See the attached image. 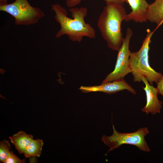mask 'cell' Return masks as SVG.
I'll return each mask as SVG.
<instances>
[{
	"instance_id": "6da1fadb",
	"label": "cell",
	"mask_w": 163,
	"mask_h": 163,
	"mask_svg": "<svg viewBox=\"0 0 163 163\" xmlns=\"http://www.w3.org/2000/svg\"><path fill=\"white\" fill-rule=\"evenodd\" d=\"M52 9L55 13L56 21L60 26V29L56 35L57 38L67 35L70 40L80 43L84 37L96 38L95 29L85 21L88 13L86 8H71L69 10L72 18L67 16L66 10L59 4L52 5Z\"/></svg>"
},
{
	"instance_id": "7a4b0ae2",
	"label": "cell",
	"mask_w": 163,
	"mask_h": 163,
	"mask_svg": "<svg viewBox=\"0 0 163 163\" xmlns=\"http://www.w3.org/2000/svg\"><path fill=\"white\" fill-rule=\"evenodd\" d=\"M124 2H107L99 16L97 26L108 47L118 51L124 38L121 31V24L127 14Z\"/></svg>"
},
{
	"instance_id": "3957f363",
	"label": "cell",
	"mask_w": 163,
	"mask_h": 163,
	"mask_svg": "<svg viewBox=\"0 0 163 163\" xmlns=\"http://www.w3.org/2000/svg\"><path fill=\"white\" fill-rule=\"evenodd\" d=\"M146 36L139 50L131 52L129 59L131 73L134 82H140L142 78L145 76L151 85L153 82L157 83L163 76L160 72L156 71L149 64V53L151 39L154 31L147 30Z\"/></svg>"
},
{
	"instance_id": "277c9868",
	"label": "cell",
	"mask_w": 163,
	"mask_h": 163,
	"mask_svg": "<svg viewBox=\"0 0 163 163\" xmlns=\"http://www.w3.org/2000/svg\"><path fill=\"white\" fill-rule=\"evenodd\" d=\"M0 11L12 16L17 25L35 24L45 16L41 9L32 6L27 0H15L11 3L0 5Z\"/></svg>"
},
{
	"instance_id": "5b68a950",
	"label": "cell",
	"mask_w": 163,
	"mask_h": 163,
	"mask_svg": "<svg viewBox=\"0 0 163 163\" xmlns=\"http://www.w3.org/2000/svg\"><path fill=\"white\" fill-rule=\"evenodd\" d=\"M112 126V135L109 136L104 135L102 139L104 144L110 147L107 152L124 144L135 145L144 152L150 151L145 139V137L149 133L147 127L141 128L132 133H120L115 129L113 125Z\"/></svg>"
},
{
	"instance_id": "8992f818",
	"label": "cell",
	"mask_w": 163,
	"mask_h": 163,
	"mask_svg": "<svg viewBox=\"0 0 163 163\" xmlns=\"http://www.w3.org/2000/svg\"><path fill=\"white\" fill-rule=\"evenodd\" d=\"M133 35L132 29L127 28L122 44L118 50L115 68L102 82L101 84L124 79L128 74L131 73L129 59L131 52L129 50L130 39Z\"/></svg>"
},
{
	"instance_id": "52a82bcc",
	"label": "cell",
	"mask_w": 163,
	"mask_h": 163,
	"mask_svg": "<svg viewBox=\"0 0 163 163\" xmlns=\"http://www.w3.org/2000/svg\"><path fill=\"white\" fill-rule=\"evenodd\" d=\"M79 89L84 93L92 92H101L108 94H112L126 90L134 94H136V90L124 79L101 84L99 85L81 86Z\"/></svg>"
},
{
	"instance_id": "ba28073f",
	"label": "cell",
	"mask_w": 163,
	"mask_h": 163,
	"mask_svg": "<svg viewBox=\"0 0 163 163\" xmlns=\"http://www.w3.org/2000/svg\"><path fill=\"white\" fill-rule=\"evenodd\" d=\"M142 81L145 85V87L143 88L145 92L146 102L141 110L145 112L146 114L150 113L154 115L160 113L162 102L158 99V96L159 94L158 88L149 83L144 76L142 78Z\"/></svg>"
},
{
	"instance_id": "9c48e42d",
	"label": "cell",
	"mask_w": 163,
	"mask_h": 163,
	"mask_svg": "<svg viewBox=\"0 0 163 163\" xmlns=\"http://www.w3.org/2000/svg\"><path fill=\"white\" fill-rule=\"evenodd\" d=\"M129 5L131 12L126 16L124 21L133 20L136 23H142L146 21L149 4L146 0H126Z\"/></svg>"
},
{
	"instance_id": "30bf717a",
	"label": "cell",
	"mask_w": 163,
	"mask_h": 163,
	"mask_svg": "<svg viewBox=\"0 0 163 163\" xmlns=\"http://www.w3.org/2000/svg\"><path fill=\"white\" fill-rule=\"evenodd\" d=\"M147 19L152 23H155L158 27L163 23V0H155L149 4Z\"/></svg>"
},
{
	"instance_id": "8fae6325",
	"label": "cell",
	"mask_w": 163,
	"mask_h": 163,
	"mask_svg": "<svg viewBox=\"0 0 163 163\" xmlns=\"http://www.w3.org/2000/svg\"><path fill=\"white\" fill-rule=\"evenodd\" d=\"M33 138L32 135L28 134L24 131H20L14 134L10 138V140L18 153L22 154Z\"/></svg>"
},
{
	"instance_id": "7c38bea8",
	"label": "cell",
	"mask_w": 163,
	"mask_h": 163,
	"mask_svg": "<svg viewBox=\"0 0 163 163\" xmlns=\"http://www.w3.org/2000/svg\"><path fill=\"white\" fill-rule=\"evenodd\" d=\"M43 145V140L37 139H33L27 146L24 153L26 158L40 157Z\"/></svg>"
},
{
	"instance_id": "4fadbf2b",
	"label": "cell",
	"mask_w": 163,
	"mask_h": 163,
	"mask_svg": "<svg viewBox=\"0 0 163 163\" xmlns=\"http://www.w3.org/2000/svg\"><path fill=\"white\" fill-rule=\"evenodd\" d=\"M9 141L5 139L0 142V161L4 163L8 155L11 151Z\"/></svg>"
},
{
	"instance_id": "5bb4252c",
	"label": "cell",
	"mask_w": 163,
	"mask_h": 163,
	"mask_svg": "<svg viewBox=\"0 0 163 163\" xmlns=\"http://www.w3.org/2000/svg\"><path fill=\"white\" fill-rule=\"evenodd\" d=\"M25 159H21L12 151H11L8 155L4 163H25Z\"/></svg>"
},
{
	"instance_id": "9a60e30c",
	"label": "cell",
	"mask_w": 163,
	"mask_h": 163,
	"mask_svg": "<svg viewBox=\"0 0 163 163\" xmlns=\"http://www.w3.org/2000/svg\"><path fill=\"white\" fill-rule=\"evenodd\" d=\"M82 0H66V5L69 7L73 8L79 4ZM107 2H124L121 0H104Z\"/></svg>"
},
{
	"instance_id": "2e32d148",
	"label": "cell",
	"mask_w": 163,
	"mask_h": 163,
	"mask_svg": "<svg viewBox=\"0 0 163 163\" xmlns=\"http://www.w3.org/2000/svg\"><path fill=\"white\" fill-rule=\"evenodd\" d=\"M157 84L156 87L158 90L159 94L163 97V76Z\"/></svg>"
},
{
	"instance_id": "e0dca14e",
	"label": "cell",
	"mask_w": 163,
	"mask_h": 163,
	"mask_svg": "<svg viewBox=\"0 0 163 163\" xmlns=\"http://www.w3.org/2000/svg\"><path fill=\"white\" fill-rule=\"evenodd\" d=\"M7 4V0H0V5H5Z\"/></svg>"
},
{
	"instance_id": "ac0fdd59",
	"label": "cell",
	"mask_w": 163,
	"mask_h": 163,
	"mask_svg": "<svg viewBox=\"0 0 163 163\" xmlns=\"http://www.w3.org/2000/svg\"><path fill=\"white\" fill-rule=\"evenodd\" d=\"M123 2H126V0H121Z\"/></svg>"
}]
</instances>
